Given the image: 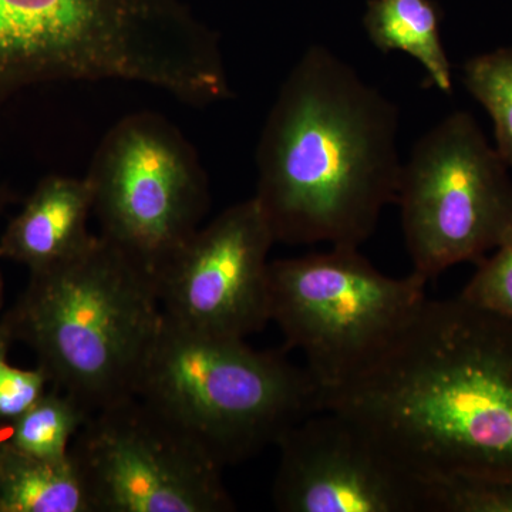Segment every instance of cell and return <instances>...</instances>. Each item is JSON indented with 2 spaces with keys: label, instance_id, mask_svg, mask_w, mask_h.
I'll use <instances>...</instances> for the list:
<instances>
[{
  "label": "cell",
  "instance_id": "14",
  "mask_svg": "<svg viewBox=\"0 0 512 512\" xmlns=\"http://www.w3.org/2000/svg\"><path fill=\"white\" fill-rule=\"evenodd\" d=\"M90 414L70 394L59 389L46 392L29 412L9 424L6 440L29 456L64 460L69 457L74 437Z\"/></svg>",
  "mask_w": 512,
  "mask_h": 512
},
{
  "label": "cell",
  "instance_id": "21",
  "mask_svg": "<svg viewBox=\"0 0 512 512\" xmlns=\"http://www.w3.org/2000/svg\"><path fill=\"white\" fill-rule=\"evenodd\" d=\"M10 200V194L5 188H0V212H2L5 205L8 204ZM2 295H3V284H2V276H0V305H2Z\"/></svg>",
  "mask_w": 512,
  "mask_h": 512
},
{
  "label": "cell",
  "instance_id": "10",
  "mask_svg": "<svg viewBox=\"0 0 512 512\" xmlns=\"http://www.w3.org/2000/svg\"><path fill=\"white\" fill-rule=\"evenodd\" d=\"M276 446L278 511L424 512L423 485L343 414L313 413Z\"/></svg>",
  "mask_w": 512,
  "mask_h": 512
},
{
  "label": "cell",
  "instance_id": "19",
  "mask_svg": "<svg viewBox=\"0 0 512 512\" xmlns=\"http://www.w3.org/2000/svg\"><path fill=\"white\" fill-rule=\"evenodd\" d=\"M18 93L12 0H0V110Z\"/></svg>",
  "mask_w": 512,
  "mask_h": 512
},
{
  "label": "cell",
  "instance_id": "9",
  "mask_svg": "<svg viewBox=\"0 0 512 512\" xmlns=\"http://www.w3.org/2000/svg\"><path fill=\"white\" fill-rule=\"evenodd\" d=\"M274 244L255 197L222 211L156 276L164 318L221 338L261 332L271 322L268 255Z\"/></svg>",
  "mask_w": 512,
  "mask_h": 512
},
{
  "label": "cell",
  "instance_id": "13",
  "mask_svg": "<svg viewBox=\"0 0 512 512\" xmlns=\"http://www.w3.org/2000/svg\"><path fill=\"white\" fill-rule=\"evenodd\" d=\"M0 512H92L72 457L45 460L0 440Z\"/></svg>",
  "mask_w": 512,
  "mask_h": 512
},
{
  "label": "cell",
  "instance_id": "8",
  "mask_svg": "<svg viewBox=\"0 0 512 512\" xmlns=\"http://www.w3.org/2000/svg\"><path fill=\"white\" fill-rule=\"evenodd\" d=\"M92 512H229L222 468L137 396L90 414L69 451Z\"/></svg>",
  "mask_w": 512,
  "mask_h": 512
},
{
  "label": "cell",
  "instance_id": "7",
  "mask_svg": "<svg viewBox=\"0 0 512 512\" xmlns=\"http://www.w3.org/2000/svg\"><path fill=\"white\" fill-rule=\"evenodd\" d=\"M84 177L101 235L154 278L201 228L210 208L197 151L173 123L151 111L114 124Z\"/></svg>",
  "mask_w": 512,
  "mask_h": 512
},
{
  "label": "cell",
  "instance_id": "12",
  "mask_svg": "<svg viewBox=\"0 0 512 512\" xmlns=\"http://www.w3.org/2000/svg\"><path fill=\"white\" fill-rule=\"evenodd\" d=\"M441 9L433 0H369L363 28L383 53L403 52L423 67L440 92L453 90L450 60L441 42Z\"/></svg>",
  "mask_w": 512,
  "mask_h": 512
},
{
  "label": "cell",
  "instance_id": "15",
  "mask_svg": "<svg viewBox=\"0 0 512 512\" xmlns=\"http://www.w3.org/2000/svg\"><path fill=\"white\" fill-rule=\"evenodd\" d=\"M463 82L493 120L494 147L512 170V46L468 59Z\"/></svg>",
  "mask_w": 512,
  "mask_h": 512
},
{
  "label": "cell",
  "instance_id": "22",
  "mask_svg": "<svg viewBox=\"0 0 512 512\" xmlns=\"http://www.w3.org/2000/svg\"><path fill=\"white\" fill-rule=\"evenodd\" d=\"M0 440H2V439H0Z\"/></svg>",
  "mask_w": 512,
  "mask_h": 512
},
{
  "label": "cell",
  "instance_id": "1",
  "mask_svg": "<svg viewBox=\"0 0 512 512\" xmlns=\"http://www.w3.org/2000/svg\"><path fill=\"white\" fill-rule=\"evenodd\" d=\"M323 409L357 424L419 483L512 480V320L426 299L386 349Z\"/></svg>",
  "mask_w": 512,
  "mask_h": 512
},
{
  "label": "cell",
  "instance_id": "16",
  "mask_svg": "<svg viewBox=\"0 0 512 512\" xmlns=\"http://www.w3.org/2000/svg\"><path fill=\"white\" fill-rule=\"evenodd\" d=\"M424 512H512V480L450 474L424 481Z\"/></svg>",
  "mask_w": 512,
  "mask_h": 512
},
{
  "label": "cell",
  "instance_id": "4",
  "mask_svg": "<svg viewBox=\"0 0 512 512\" xmlns=\"http://www.w3.org/2000/svg\"><path fill=\"white\" fill-rule=\"evenodd\" d=\"M137 396L191 437L221 467L254 457L323 410L305 366L245 339L180 328L164 318Z\"/></svg>",
  "mask_w": 512,
  "mask_h": 512
},
{
  "label": "cell",
  "instance_id": "17",
  "mask_svg": "<svg viewBox=\"0 0 512 512\" xmlns=\"http://www.w3.org/2000/svg\"><path fill=\"white\" fill-rule=\"evenodd\" d=\"M493 254L478 262L460 298L512 320V227Z\"/></svg>",
  "mask_w": 512,
  "mask_h": 512
},
{
  "label": "cell",
  "instance_id": "11",
  "mask_svg": "<svg viewBox=\"0 0 512 512\" xmlns=\"http://www.w3.org/2000/svg\"><path fill=\"white\" fill-rule=\"evenodd\" d=\"M93 191L86 177L47 175L0 238V258L30 271L59 264L90 244Z\"/></svg>",
  "mask_w": 512,
  "mask_h": 512
},
{
  "label": "cell",
  "instance_id": "6",
  "mask_svg": "<svg viewBox=\"0 0 512 512\" xmlns=\"http://www.w3.org/2000/svg\"><path fill=\"white\" fill-rule=\"evenodd\" d=\"M396 202L414 274L478 262L512 227V178L476 119L454 111L414 144Z\"/></svg>",
  "mask_w": 512,
  "mask_h": 512
},
{
  "label": "cell",
  "instance_id": "5",
  "mask_svg": "<svg viewBox=\"0 0 512 512\" xmlns=\"http://www.w3.org/2000/svg\"><path fill=\"white\" fill-rule=\"evenodd\" d=\"M269 316L323 397L365 370L426 301L427 281L377 271L359 248L269 262Z\"/></svg>",
  "mask_w": 512,
  "mask_h": 512
},
{
  "label": "cell",
  "instance_id": "3",
  "mask_svg": "<svg viewBox=\"0 0 512 512\" xmlns=\"http://www.w3.org/2000/svg\"><path fill=\"white\" fill-rule=\"evenodd\" d=\"M163 320L154 275L94 235L72 258L30 271L3 323L56 389L94 413L136 396Z\"/></svg>",
  "mask_w": 512,
  "mask_h": 512
},
{
  "label": "cell",
  "instance_id": "2",
  "mask_svg": "<svg viewBox=\"0 0 512 512\" xmlns=\"http://www.w3.org/2000/svg\"><path fill=\"white\" fill-rule=\"evenodd\" d=\"M399 109L325 46L293 66L259 138L255 198L276 242L359 248L396 201Z\"/></svg>",
  "mask_w": 512,
  "mask_h": 512
},
{
  "label": "cell",
  "instance_id": "20",
  "mask_svg": "<svg viewBox=\"0 0 512 512\" xmlns=\"http://www.w3.org/2000/svg\"><path fill=\"white\" fill-rule=\"evenodd\" d=\"M12 340V336H10V332L8 328H6L5 323L0 322V360L6 359Z\"/></svg>",
  "mask_w": 512,
  "mask_h": 512
},
{
  "label": "cell",
  "instance_id": "18",
  "mask_svg": "<svg viewBox=\"0 0 512 512\" xmlns=\"http://www.w3.org/2000/svg\"><path fill=\"white\" fill-rule=\"evenodd\" d=\"M50 383L42 367L36 370L18 369L0 360V423H13L46 394Z\"/></svg>",
  "mask_w": 512,
  "mask_h": 512
}]
</instances>
